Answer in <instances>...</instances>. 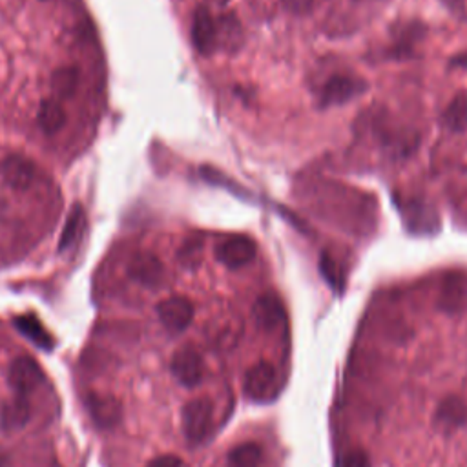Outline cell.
<instances>
[{
	"instance_id": "cell-1",
	"label": "cell",
	"mask_w": 467,
	"mask_h": 467,
	"mask_svg": "<svg viewBox=\"0 0 467 467\" xmlns=\"http://www.w3.org/2000/svg\"><path fill=\"white\" fill-rule=\"evenodd\" d=\"M183 433L189 444L197 446L201 444L212 427L213 420V407L208 399H196L190 400L183 407Z\"/></svg>"
},
{
	"instance_id": "cell-2",
	"label": "cell",
	"mask_w": 467,
	"mask_h": 467,
	"mask_svg": "<svg viewBox=\"0 0 467 467\" xmlns=\"http://www.w3.org/2000/svg\"><path fill=\"white\" fill-rule=\"evenodd\" d=\"M278 389V373L272 364L258 362L245 373L243 391L254 402L270 400Z\"/></svg>"
},
{
	"instance_id": "cell-3",
	"label": "cell",
	"mask_w": 467,
	"mask_h": 467,
	"mask_svg": "<svg viewBox=\"0 0 467 467\" xmlns=\"http://www.w3.org/2000/svg\"><path fill=\"white\" fill-rule=\"evenodd\" d=\"M258 246L246 236H230L215 246V258L227 269H241L256 258Z\"/></svg>"
},
{
	"instance_id": "cell-4",
	"label": "cell",
	"mask_w": 467,
	"mask_h": 467,
	"mask_svg": "<svg viewBox=\"0 0 467 467\" xmlns=\"http://www.w3.org/2000/svg\"><path fill=\"white\" fill-rule=\"evenodd\" d=\"M170 369H172L173 378L183 387L194 389L203 382V374H205L203 358L199 356L197 350H194L190 347L179 349L172 356Z\"/></svg>"
},
{
	"instance_id": "cell-5",
	"label": "cell",
	"mask_w": 467,
	"mask_h": 467,
	"mask_svg": "<svg viewBox=\"0 0 467 467\" xmlns=\"http://www.w3.org/2000/svg\"><path fill=\"white\" fill-rule=\"evenodd\" d=\"M157 314L165 329L172 334H177L189 329L194 319V305L189 298L172 296L157 305Z\"/></svg>"
},
{
	"instance_id": "cell-6",
	"label": "cell",
	"mask_w": 467,
	"mask_h": 467,
	"mask_svg": "<svg viewBox=\"0 0 467 467\" xmlns=\"http://www.w3.org/2000/svg\"><path fill=\"white\" fill-rule=\"evenodd\" d=\"M44 382L41 366L29 356H20L8 371V383L15 394L29 397V394Z\"/></svg>"
},
{
	"instance_id": "cell-7",
	"label": "cell",
	"mask_w": 467,
	"mask_h": 467,
	"mask_svg": "<svg viewBox=\"0 0 467 467\" xmlns=\"http://www.w3.org/2000/svg\"><path fill=\"white\" fill-rule=\"evenodd\" d=\"M192 43L205 57L218 50V24H215V19L205 6H197L194 12Z\"/></svg>"
},
{
	"instance_id": "cell-8",
	"label": "cell",
	"mask_w": 467,
	"mask_h": 467,
	"mask_svg": "<svg viewBox=\"0 0 467 467\" xmlns=\"http://www.w3.org/2000/svg\"><path fill=\"white\" fill-rule=\"evenodd\" d=\"M367 90V85L362 79H354L347 76L331 77L321 90V106H340L360 95Z\"/></svg>"
},
{
	"instance_id": "cell-9",
	"label": "cell",
	"mask_w": 467,
	"mask_h": 467,
	"mask_svg": "<svg viewBox=\"0 0 467 467\" xmlns=\"http://www.w3.org/2000/svg\"><path fill=\"white\" fill-rule=\"evenodd\" d=\"M128 274L133 281L145 286H157L165 279V267L161 260L150 253H139L128 265Z\"/></svg>"
},
{
	"instance_id": "cell-10",
	"label": "cell",
	"mask_w": 467,
	"mask_h": 467,
	"mask_svg": "<svg viewBox=\"0 0 467 467\" xmlns=\"http://www.w3.org/2000/svg\"><path fill=\"white\" fill-rule=\"evenodd\" d=\"M0 173L12 189L28 190L35 179V165L24 156L13 154L0 163Z\"/></svg>"
},
{
	"instance_id": "cell-11",
	"label": "cell",
	"mask_w": 467,
	"mask_h": 467,
	"mask_svg": "<svg viewBox=\"0 0 467 467\" xmlns=\"http://www.w3.org/2000/svg\"><path fill=\"white\" fill-rule=\"evenodd\" d=\"M88 411L93 422L102 429H112L121 422V404L117 399L108 394H92L88 400Z\"/></svg>"
},
{
	"instance_id": "cell-12",
	"label": "cell",
	"mask_w": 467,
	"mask_h": 467,
	"mask_svg": "<svg viewBox=\"0 0 467 467\" xmlns=\"http://www.w3.org/2000/svg\"><path fill=\"white\" fill-rule=\"evenodd\" d=\"M254 319L258 326L267 331L274 333L276 329L283 327L285 323V307L274 294H265L258 298L254 303Z\"/></svg>"
},
{
	"instance_id": "cell-13",
	"label": "cell",
	"mask_w": 467,
	"mask_h": 467,
	"mask_svg": "<svg viewBox=\"0 0 467 467\" xmlns=\"http://www.w3.org/2000/svg\"><path fill=\"white\" fill-rule=\"evenodd\" d=\"M13 326L19 329V333L28 338L29 342H33L37 347L44 349V350H52L55 342L52 338V334L44 329V326L41 323V319L33 314H24V316H17L13 319Z\"/></svg>"
},
{
	"instance_id": "cell-14",
	"label": "cell",
	"mask_w": 467,
	"mask_h": 467,
	"mask_svg": "<svg viewBox=\"0 0 467 467\" xmlns=\"http://www.w3.org/2000/svg\"><path fill=\"white\" fill-rule=\"evenodd\" d=\"M467 420V406L458 397H447L437 409L435 422L444 431H455L462 427Z\"/></svg>"
},
{
	"instance_id": "cell-15",
	"label": "cell",
	"mask_w": 467,
	"mask_h": 467,
	"mask_svg": "<svg viewBox=\"0 0 467 467\" xmlns=\"http://www.w3.org/2000/svg\"><path fill=\"white\" fill-rule=\"evenodd\" d=\"M29 416H31L29 397L15 394L10 402L4 404L0 420H3V427L6 431H19L29 422Z\"/></svg>"
},
{
	"instance_id": "cell-16",
	"label": "cell",
	"mask_w": 467,
	"mask_h": 467,
	"mask_svg": "<svg viewBox=\"0 0 467 467\" xmlns=\"http://www.w3.org/2000/svg\"><path fill=\"white\" fill-rule=\"evenodd\" d=\"M37 123L41 130L48 135L60 132L62 126L66 125V112H64L62 104L57 99H44L39 106Z\"/></svg>"
},
{
	"instance_id": "cell-17",
	"label": "cell",
	"mask_w": 467,
	"mask_h": 467,
	"mask_svg": "<svg viewBox=\"0 0 467 467\" xmlns=\"http://www.w3.org/2000/svg\"><path fill=\"white\" fill-rule=\"evenodd\" d=\"M442 125L451 132H467V92L458 93L442 116Z\"/></svg>"
},
{
	"instance_id": "cell-18",
	"label": "cell",
	"mask_w": 467,
	"mask_h": 467,
	"mask_svg": "<svg viewBox=\"0 0 467 467\" xmlns=\"http://www.w3.org/2000/svg\"><path fill=\"white\" fill-rule=\"evenodd\" d=\"M85 223H86L85 208L81 205H76L74 208L69 210V215H68V220H66L64 229H62V234H60V241H59L60 253H64L66 248H69L71 245H74L79 239V236L83 234Z\"/></svg>"
},
{
	"instance_id": "cell-19",
	"label": "cell",
	"mask_w": 467,
	"mask_h": 467,
	"mask_svg": "<svg viewBox=\"0 0 467 467\" xmlns=\"http://www.w3.org/2000/svg\"><path fill=\"white\" fill-rule=\"evenodd\" d=\"M79 86V69L74 66H64L53 71L52 76V90L60 99H69L76 95Z\"/></svg>"
},
{
	"instance_id": "cell-20",
	"label": "cell",
	"mask_w": 467,
	"mask_h": 467,
	"mask_svg": "<svg viewBox=\"0 0 467 467\" xmlns=\"http://www.w3.org/2000/svg\"><path fill=\"white\" fill-rule=\"evenodd\" d=\"M263 451L256 442H245L236 446L227 458L229 467H260Z\"/></svg>"
},
{
	"instance_id": "cell-21",
	"label": "cell",
	"mask_w": 467,
	"mask_h": 467,
	"mask_svg": "<svg viewBox=\"0 0 467 467\" xmlns=\"http://www.w3.org/2000/svg\"><path fill=\"white\" fill-rule=\"evenodd\" d=\"M218 24V48H230L236 50L241 44V26L234 15L221 17Z\"/></svg>"
},
{
	"instance_id": "cell-22",
	"label": "cell",
	"mask_w": 467,
	"mask_h": 467,
	"mask_svg": "<svg viewBox=\"0 0 467 467\" xmlns=\"http://www.w3.org/2000/svg\"><path fill=\"white\" fill-rule=\"evenodd\" d=\"M201 177L205 179V181L208 185H213V187H220V189H225L236 196H241V199H246V197H253L250 196L243 187H239L236 181H232L230 177H227L225 173H221L220 170L215 168H210V166H203L201 168Z\"/></svg>"
},
{
	"instance_id": "cell-23",
	"label": "cell",
	"mask_w": 467,
	"mask_h": 467,
	"mask_svg": "<svg viewBox=\"0 0 467 467\" xmlns=\"http://www.w3.org/2000/svg\"><path fill=\"white\" fill-rule=\"evenodd\" d=\"M439 305H440L442 310H446L449 314H455V312L462 310V307H463V289H462V285L458 281L446 283Z\"/></svg>"
},
{
	"instance_id": "cell-24",
	"label": "cell",
	"mask_w": 467,
	"mask_h": 467,
	"mask_svg": "<svg viewBox=\"0 0 467 467\" xmlns=\"http://www.w3.org/2000/svg\"><path fill=\"white\" fill-rule=\"evenodd\" d=\"M319 272L334 291H342V272H340V267L331 254H321Z\"/></svg>"
},
{
	"instance_id": "cell-25",
	"label": "cell",
	"mask_w": 467,
	"mask_h": 467,
	"mask_svg": "<svg viewBox=\"0 0 467 467\" xmlns=\"http://www.w3.org/2000/svg\"><path fill=\"white\" fill-rule=\"evenodd\" d=\"M340 467H371V460H369V456H367L366 451L354 449V451H349V453L343 456Z\"/></svg>"
},
{
	"instance_id": "cell-26",
	"label": "cell",
	"mask_w": 467,
	"mask_h": 467,
	"mask_svg": "<svg viewBox=\"0 0 467 467\" xmlns=\"http://www.w3.org/2000/svg\"><path fill=\"white\" fill-rule=\"evenodd\" d=\"M147 467H183V460L175 455H163L154 458Z\"/></svg>"
},
{
	"instance_id": "cell-27",
	"label": "cell",
	"mask_w": 467,
	"mask_h": 467,
	"mask_svg": "<svg viewBox=\"0 0 467 467\" xmlns=\"http://www.w3.org/2000/svg\"><path fill=\"white\" fill-rule=\"evenodd\" d=\"M440 3L449 10L453 12L455 15H463V10H465V4H463V0H440Z\"/></svg>"
},
{
	"instance_id": "cell-28",
	"label": "cell",
	"mask_w": 467,
	"mask_h": 467,
	"mask_svg": "<svg viewBox=\"0 0 467 467\" xmlns=\"http://www.w3.org/2000/svg\"><path fill=\"white\" fill-rule=\"evenodd\" d=\"M449 64H451L453 68H463V69H467V53H460V55L453 57Z\"/></svg>"
},
{
	"instance_id": "cell-29",
	"label": "cell",
	"mask_w": 467,
	"mask_h": 467,
	"mask_svg": "<svg viewBox=\"0 0 467 467\" xmlns=\"http://www.w3.org/2000/svg\"><path fill=\"white\" fill-rule=\"evenodd\" d=\"M8 465H10L8 458H6L3 453H0V467H8Z\"/></svg>"
}]
</instances>
